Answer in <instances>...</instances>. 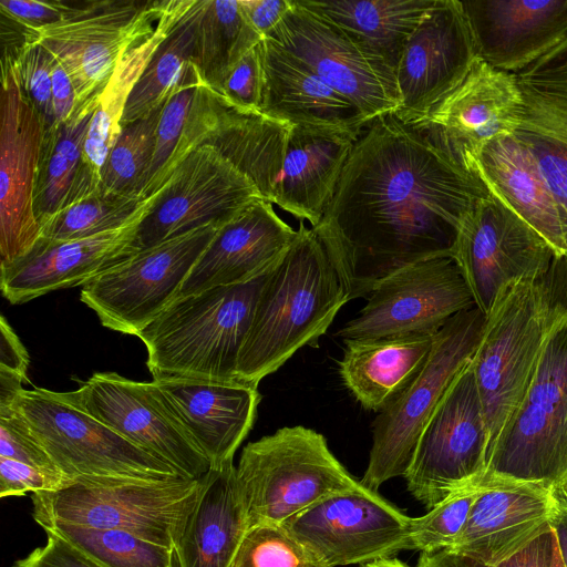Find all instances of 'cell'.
Listing matches in <instances>:
<instances>
[{"label":"cell","instance_id":"obj_54","mask_svg":"<svg viewBox=\"0 0 567 567\" xmlns=\"http://www.w3.org/2000/svg\"><path fill=\"white\" fill-rule=\"evenodd\" d=\"M75 89L65 69L54 59L52 69V105L55 126L68 122L75 107Z\"/></svg>","mask_w":567,"mask_h":567},{"label":"cell","instance_id":"obj_50","mask_svg":"<svg viewBox=\"0 0 567 567\" xmlns=\"http://www.w3.org/2000/svg\"><path fill=\"white\" fill-rule=\"evenodd\" d=\"M45 545L34 548L11 567H103L65 539L47 533Z\"/></svg>","mask_w":567,"mask_h":567},{"label":"cell","instance_id":"obj_25","mask_svg":"<svg viewBox=\"0 0 567 567\" xmlns=\"http://www.w3.org/2000/svg\"><path fill=\"white\" fill-rule=\"evenodd\" d=\"M476 56L517 74L567 37V0L461 1Z\"/></svg>","mask_w":567,"mask_h":567},{"label":"cell","instance_id":"obj_46","mask_svg":"<svg viewBox=\"0 0 567 567\" xmlns=\"http://www.w3.org/2000/svg\"><path fill=\"white\" fill-rule=\"evenodd\" d=\"M258 44L237 63L218 91L230 104L248 112H260L262 101L264 74Z\"/></svg>","mask_w":567,"mask_h":567},{"label":"cell","instance_id":"obj_9","mask_svg":"<svg viewBox=\"0 0 567 567\" xmlns=\"http://www.w3.org/2000/svg\"><path fill=\"white\" fill-rule=\"evenodd\" d=\"M486 316L476 307L453 316L435 334L431 353L413 381L373 422L372 446L361 484L370 489L404 476L419 437L443 395L471 363Z\"/></svg>","mask_w":567,"mask_h":567},{"label":"cell","instance_id":"obj_59","mask_svg":"<svg viewBox=\"0 0 567 567\" xmlns=\"http://www.w3.org/2000/svg\"><path fill=\"white\" fill-rule=\"evenodd\" d=\"M565 492H567V486L565 488H563Z\"/></svg>","mask_w":567,"mask_h":567},{"label":"cell","instance_id":"obj_7","mask_svg":"<svg viewBox=\"0 0 567 567\" xmlns=\"http://www.w3.org/2000/svg\"><path fill=\"white\" fill-rule=\"evenodd\" d=\"M61 473L74 483L115 484L183 477L72 403L64 392L22 389L11 405ZM189 480V478H188Z\"/></svg>","mask_w":567,"mask_h":567},{"label":"cell","instance_id":"obj_5","mask_svg":"<svg viewBox=\"0 0 567 567\" xmlns=\"http://www.w3.org/2000/svg\"><path fill=\"white\" fill-rule=\"evenodd\" d=\"M567 486V316L549 336L528 389L493 442L480 485Z\"/></svg>","mask_w":567,"mask_h":567},{"label":"cell","instance_id":"obj_10","mask_svg":"<svg viewBox=\"0 0 567 567\" xmlns=\"http://www.w3.org/2000/svg\"><path fill=\"white\" fill-rule=\"evenodd\" d=\"M168 0L80 1L60 22L33 29V40L65 69L75 89L72 116L95 110L113 70L130 49L150 37Z\"/></svg>","mask_w":567,"mask_h":567},{"label":"cell","instance_id":"obj_16","mask_svg":"<svg viewBox=\"0 0 567 567\" xmlns=\"http://www.w3.org/2000/svg\"><path fill=\"white\" fill-rule=\"evenodd\" d=\"M475 307L451 257H435L386 277L365 306L336 336L343 342L409 334H435L453 316Z\"/></svg>","mask_w":567,"mask_h":567},{"label":"cell","instance_id":"obj_42","mask_svg":"<svg viewBox=\"0 0 567 567\" xmlns=\"http://www.w3.org/2000/svg\"><path fill=\"white\" fill-rule=\"evenodd\" d=\"M203 80L193 61L179 86L164 103L156 128L154 156L142 193L143 198L152 196L163 186L165 171L184 133Z\"/></svg>","mask_w":567,"mask_h":567},{"label":"cell","instance_id":"obj_20","mask_svg":"<svg viewBox=\"0 0 567 567\" xmlns=\"http://www.w3.org/2000/svg\"><path fill=\"white\" fill-rule=\"evenodd\" d=\"M43 135L42 121L21 89L13 62L1 59L0 266L24 256L41 235L33 197Z\"/></svg>","mask_w":567,"mask_h":567},{"label":"cell","instance_id":"obj_26","mask_svg":"<svg viewBox=\"0 0 567 567\" xmlns=\"http://www.w3.org/2000/svg\"><path fill=\"white\" fill-rule=\"evenodd\" d=\"M272 203L259 198L216 233L182 285L178 297L250 281L265 275L297 237Z\"/></svg>","mask_w":567,"mask_h":567},{"label":"cell","instance_id":"obj_13","mask_svg":"<svg viewBox=\"0 0 567 567\" xmlns=\"http://www.w3.org/2000/svg\"><path fill=\"white\" fill-rule=\"evenodd\" d=\"M267 37L305 61L369 121L398 112L395 70L371 48L298 0H291L290 9Z\"/></svg>","mask_w":567,"mask_h":567},{"label":"cell","instance_id":"obj_44","mask_svg":"<svg viewBox=\"0 0 567 567\" xmlns=\"http://www.w3.org/2000/svg\"><path fill=\"white\" fill-rule=\"evenodd\" d=\"M481 486L455 494L421 517H412L411 550L424 554L450 549L462 533Z\"/></svg>","mask_w":567,"mask_h":567},{"label":"cell","instance_id":"obj_33","mask_svg":"<svg viewBox=\"0 0 567 567\" xmlns=\"http://www.w3.org/2000/svg\"><path fill=\"white\" fill-rule=\"evenodd\" d=\"M433 342L434 334L344 342L340 375L363 408L381 411L420 373Z\"/></svg>","mask_w":567,"mask_h":567},{"label":"cell","instance_id":"obj_43","mask_svg":"<svg viewBox=\"0 0 567 567\" xmlns=\"http://www.w3.org/2000/svg\"><path fill=\"white\" fill-rule=\"evenodd\" d=\"M230 567H328L281 525H256L245 533Z\"/></svg>","mask_w":567,"mask_h":567},{"label":"cell","instance_id":"obj_34","mask_svg":"<svg viewBox=\"0 0 567 567\" xmlns=\"http://www.w3.org/2000/svg\"><path fill=\"white\" fill-rule=\"evenodd\" d=\"M292 125L262 112L243 111L223 97L207 144L244 173L262 198L272 203Z\"/></svg>","mask_w":567,"mask_h":567},{"label":"cell","instance_id":"obj_1","mask_svg":"<svg viewBox=\"0 0 567 567\" xmlns=\"http://www.w3.org/2000/svg\"><path fill=\"white\" fill-rule=\"evenodd\" d=\"M489 190L426 137L386 114L355 141L319 224L349 300L413 264L451 257L461 226Z\"/></svg>","mask_w":567,"mask_h":567},{"label":"cell","instance_id":"obj_37","mask_svg":"<svg viewBox=\"0 0 567 567\" xmlns=\"http://www.w3.org/2000/svg\"><path fill=\"white\" fill-rule=\"evenodd\" d=\"M197 6L193 0L156 49L128 96L122 127L163 106L182 83L195 58Z\"/></svg>","mask_w":567,"mask_h":567},{"label":"cell","instance_id":"obj_52","mask_svg":"<svg viewBox=\"0 0 567 567\" xmlns=\"http://www.w3.org/2000/svg\"><path fill=\"white\" fill-rule=\"evenodd\" d=\"M29 354L6 318L0 319V371L27 380Z\"/></svg>","mask_w":567,"mask_h":567},{"label":"cell","instance_id":"obj_56","mask_svg":"<svg viewBox=\"0 0 567 567\" xmlns=\"http://www.w3.org/2000/svg\"><path fill=\"white\" fill-rule=\"evenodd\" d=\"M416 567H475L474 563L449 550L420 555Z\"/></svg>","mask_w":567,"mask_h":567},{"label":"cell","instance_id":"obj_4","mask_svg":"<svg viewBox=\"0 0 567 567\" xmlns=\"http://www.w3.org/2000/svg\"><path fill=\"white\" fill-rule=\"evenodd\" d=\"M266 274L177 297L140 331L153 379L238 382L239 354Z\"/></svg>","mask_w":567,"mask_h":567},{"label":"cell","instance_id":"obj_11","mask_svg":"<svg viewBox=\"0 0 567 567\" xmlns=\"http://www.w3.org/2000/svg\"><path fill=\"white\" fill-rule=\"evenodd\" d=\"M489 433L471 363L425 424L404 474L408 491L431 509L477 487L485 475Z\"/></svg>","mask_w":567,"mask_h":567},{"label":"cell","instance_id":"obj_3","mask_svg":"<svg viewBox=\"0 0 567 567\" xmlns=\"http://www.w3.org/2000/svg\"><path fill=\"white\" fill-rule=\"evenodd\" d=\"M566 316L565 256H555L545 274L503 290L486 316L472 368L489 449L520 404L549 336Z\"/></svg>","mask_w":567,"mask_h":567},{"label":"cell","instance_id":"obj_41","mask_svg":"<svg viewBox=\"0 0 567 567\" xmlns=\"http://www.w3.org/2000/svg\"><path fill=\"white\" fill-rule=\"evenodd\" d=\"M146 198L99 194L68 206L41 226V238L66 241L120 228L138 212Z\"/></svg>","mask_w":567,"mask_h":567},{"label":"cell","instance_id":"obj_57","mask_svg":"<svg viewBox=\"0 0 567 567\" xmlns=\"http://www.w3.org/2000/svg\"><path fill=\"white\" fill-rule=\"evenodd\" d=\"M362 567H410V566L396 558H385V559L365 564Z\"/></svg>","mask_w":567,"mask_h":567},{"label":"cell","instance_id":"obj_53","mask_svg":"<svg viewBox=\"0 0 567 567\" xmlns=\"http://www.w3.org/2000/svg\"><path fill=\"white\" fill-rule=\"evenodd\" d=\"M555 533L546 532L508 559L493 567H550ZM474 563V561H473ZM475 567H489L474 563Z\"/></svg>","mask_w":567,"mask_h":567},{"label":"cell","instance_id":"obj_29","mask_svg":"<svg viewBox=\"0 0 567 567\" xmlns=\"http://www.w3.org/2000/svg\"><path fill=\"white\" fill-rule=\"evenodd\" d=\"M192 2L168 0L153 33L124 53L116 63L99 96L84 140L78 174L61 209L100 194L103 167L122 132L121 122L128 96L156 49Z\"/></svg>","mask_w":567,"mask_h":567},{"label":"cell","instance_id":"obj_58","mask_svg":"<svg viewBox=\"0 0 567 567\" xmlns=\"http://www.w3.org/2000/svg\"><path fill=\"white\" fill-rule=\"evenodd\" d=\"M550 567H565L559 548H558L556 535H555V540H554L553 559H551Z\"/></svg>","mask_w":567,"mask_h":567},{"label":"cell","instance_id":"obj_48","mask_svg":"<svg viewBox=\"0 0 567 567\" xmlns=\"http://www.w3.org/2000/svg\"><path fill=\"white\" fill-rule=\"evenodd\" d=\"M74 482L62 473L43 471L0 456V497L24 496L27 493L56 492Z\"/></svg>","mask_w":567,"mask_h":567},{"label":"cell","instance_id":"obj_47","mask_svg":"<svg viewBox=\"0 0 567 567\" xmlns=\"http://www.w3.org/2000/svg\"><path fill=\"white\" fill-rule=\"evenodd\" d=\"M0 456L43 471L61 473L48 452L11 409L0 410Z\"/></svg>","mask_w":567,"mask_h":567},{"label":"cell","instance_id":"obj_24","mask_svg":"<svg viewBox=\"0 0 567 567\" xmlns=\"http://www.w3.org/2000/svg\"><path fill=\"white\" fill-rule=\"evenodd\" d=\"M480 486L466 524L449 551L493 567L553 529L556 491L513 483Z\"/></svg>","mask_w":567,"mask_h":567},{"label":"cell","instance_id":"obj_32","mask_svg":"<svg viewBox=\"0 0 567 567\" xmlns=\"http://www.w3.org/2000/svg\"><path fill=\"white\" fill-rule=\"evenodd\" d=\"M475 174L549 244L555 256H565L557 206L530 157L513 135L493 138L483 146L475 161Z\"/></svg>","mask_w":567,"mask_h":567},{"label":"cell","instance_id":"obj_12","mask_svg":"<svg viewBox=\"0 0 567 567\" xmlns=\"http://www.w3.org/2000/svg\"><path fill=\"white\" fill-rule=\"evenodd\" d=\"M221 226L206 225L142 249L81 289V301L103 327L137 336L179 293Z\"/></svg>","mask_w":567,"mask_h":567},{"label":"cell","instance_id":"obj_28","mask_svg":"<svg viewBox=\"0 0 567 567\" xmlns=\"http://www.w3.org/2000/svg\"><path fill=\"white\" fill-rule=\"evenodd\" d=\"M264 87L260 112L295 126L360 137L369 121L305 61L272 38L259 42Z\"/></svg>","mask_w":567,"mask_h":567},{"label":"cell","instance_id":"obj_27","mask_svg":"<svg viewBox=\"0 0 567 567\" xmlns=\"http://www.w3.org/2000/svg\"><path fill=\"white\" fill-rule=\"evenodd\" d=\"M153 383L210 464L219 468L234 455L250 432L261 399L256 386L239 382L217 383L161 378Z\"/></svg>","mask_w":567,"mask_h":567},{"label":"cell","instance_id":"obj_23","mask_svg":"<svg viewBox=\"0 0 567 567\" xmlns=\"http://www.w3.org/2000/svg\"><path fill=\"white\" fill-rule=\"evenodd\" d=\"M516 78L522 106L512 135L557 206L567 257V37Z\"/></svg>","mask_w":567,"mask_h":567},{"label":"cell","instance_id":"obj_36","mask_svg":"<svg viewBox=\"0 0 567 567\" xmlns=\"http://www.w3.org/2000/svg\"><path fill=\"white\" fill-rule=\"evenodd\" d=\"M240 0H198L194 63L215 91L237 63L261 40Z\"/></svg>","mask_w":567,"mask_h":567},{"label":"cell","instance_id":"obj_35","mask_svg":"<svg viewBox=\"0 0 567 567\" xmlns=\"http://www.w3.org/2000/svg\"><path fill=\"white\" fill-rule=\"evenodd\" d=\"M380 54L394 70L435 0H298Z\"/></svg>","mask_w":567,"mask_h":567},{"label":"cell","instance_id":"obj_8","mask_svg":"<svg viewBox=\"0 0 567 567\" xmlns=\"http://www.w3.org/2000/svg\"><path fill=\"white\" fill-rule=\"evenodd\" d=\"M200 487L202 477L74 483L56 492L33 493L32 516L42 528L70 524L122 530L175 550Z\"/></svg>","mask_w":567,"mask_h":567},{"label":"cell","instance_id":"obj_39","mask_svg":"<svg viewBox=\"0 0 567 567\" xmlns=\"http://www.w3.org/2000/svg\"><path fill=\"white\" fill-rule=\"evenodd\" d=\"M43 529L71 543L103 567H177L174 549L127 532L70 524Z\"/></svg>","mask_w":567,"mask_h":567},{"label":"cell","instance_id":"obj_15","mask_svg":"<svg viewBox=\"0 0 567 567\" xmlns=\"http://www.w3.org/2000/svg\"><path fill=\"white\" fill-rule=\"evenodd\" d=\"M412 517L378 491L330 495L281 526L328 567L369 564L411 550Z\"/></svg>","mask_w":567,"mask_h":567},{"label":"cell","instance_id":"obj_6","mask_svg":"<svg viewBox=\"0 0 567 567\" xmlns=\"http://www.w3.org/2000/svg\"><path fill=\"white\" fill-rule=\"evenodd\" d=\"M236 476L248 528L281 525L330 495L363 487L326 437L302 425L284 426L248 443Z\"/></svg>","mask_w":567,"mask_h":567},{"label":"cell","instance_id":"obj_18","mask_svg":"<svg viewBox=\"0 0 567 567\" xmlns=\"http://www.w3.org/2000/svg\"><path fill=\"white\" fill-rule=\"evenodd\" d=\"M520 106L516 74L476 58L457 87L406 124L456 166L477 176L475 161L481 150L493 138L513 134Z\"/></svg>","mask_w":567,"mask_h":567},{"label":"cell","instance_id":"obj_49","mask_svg":"<svg viewBox=\"0 0 567 567\" xmlns=\"http://www.w3.org/2000/svg\"><path fill=\"white\" fill-rule=\"evenodd\" d=\"M78 6V1L1 0L0 12L28 28L38 29L62 21Z\"/></svg>","mask_w":567,"mask_h":567},{"label":"cell","instance_id":"obj_2","mask_svg":"<svg viewBox=\"0 0 567 567\" xmlns=\"http://www.w3.org/2000/svg\"><path fill=\"white\" fill-rule=\"evenodd\" d=\"M298 234L267 271L241 348L238 382L258 386L305 346H315L349 301L321 240L299 223Z\"/></svg>","mask_w":567,"mask_h":567},{"label":"cell","instance_id":"obj_45","mask_svg":"<svg viewBox=\"0 0 567 567\" xmlns=\"http://www.w3.org/2000/svg\"><path fill=\"white\" fill-rule=\"evenodd\" d=\"M19 83L42 121L44 133L55 126L52 105V69L54 58L37 41H28L12 56Z\"/></svg>","mask_w":567,"mask_h":567},{"label":"cell","instance_id":"obj_30","mask_svg":"<svg viewBox=\"0 0 567 567\" xmlns=\"http://www.w3.org/2000/svg\"><path fill=\"white\" fill-rule=\"evenodd\" d=\"M355 141L344 134L292 125L272 204L317 226Z\"/></svg>","mask_w":567,"mask_h":567},{"label":"cell","instance_id":"obj_40","mask_svg":"<svg viewBox=\"0 0 567 567\" xmlns=\"http://www.w3.org/2000/svg\"><path fill=\"white\" fill-rule=\"evenodd\" d=\"M162 107L122 127L104 164L100 194L143 197L154 156Z\"/></svg>","mask_w":567,"mask_h":567},{"label":"cell","instance_id":"obj_55","mask_svg":"<svg viewBox=\"0 0 567 567\" xmlns=\"http://www.w3.org/2000/svg\"><path fill=\"white\" fill-rule=\"evenodd\" d=\"M557 509L551 524V528L556 535L558 548L567 567V492L564 489L556 491Z\"/></svg>","mask_w":567,"mask_h":567},{"label":"cell","instance_id":"obj_21","mask_svg":"<svg viewBox=\"0 0 567 567\" xmlns=\"http://www.w3.org/2000/svg\"><path fill=\"white\" fill-rule=\"evenodd\" d=\"M476 58L462 2L435 0L395 69L400 107L394 115L410 123L427 112L462 83Z\"/></svg>","mask_w":567,"mask_h":567},{"label":"cell","instance_id":"obj_14","mask_svg":"<svg viewBox=\"0 0 567 567\" xmlns=\"http://www.w3.org/2000/svg\"><path fill=\"white\" fill-rule=\"evenodd\" d=\"M554 257L549 244L491 192L464 219L451 255L485 316L503 290L545 274Z\"/></svg>","mask_w":567,"mask_h":567},{"label":"cell","instance_id":"obj_19","mask_svg":"<svg viewBox=\"0 0 567 567\" xmlns=\"http://www.w3.org/2000/svg\"><path fill=\"white\" fill-rule=\"evenodd\" d=\"M87 414L173 466L183 477L204 476L210 464L163 402L153 381L96 372L81 388L64 392Z\"/></svg>","mask_w":567,"mask_h":567},{"label":"cell","instance_id":"obj_38","mask_svg":"<svg viewBox=\"0 0 567 567\" xmlns=\"http://www.w3.org/2000/svg\"><path fill=\"white\" fill-rule=\"evenodd\" d=\"M93 112L71 116L43 135L33 197L40 227L62 208L70 193Z\"/></svg>","mask_w":567,"mask_h":567},{"label":"cell","instance_id":"obj_31","mask_svg":"<svg viewBox=\"0 0 567 567\" xmlns=\"http://www.w3.org/2000/svg\"><path fill=\"white\" fill-rule=\"evenodd\" d=\"M247 529L236 466L210 468L175 548L177 567H230Z\"/></svg>","mask_w":567,"mask_h":567},{"label":"cell","instance_id":"obj_17","mask_svg":"<svg viewBox=\"0 0 567 567\" xmlns=\"http://www.w3.org/2000/svg\"><path fill=\"white\" fill-rule=\"evenodd\" d=\"M259 198L256 185L205 143L189 153L155 193L134 246L142 250L206 225L223 226Z\"/></svg>","mask_w":567,"mask_h":567},{"label":"cell","instance_id":"obj_22","mask_svg":"<svg viewBox=\"0 0 567 567\" xmlns=\"http://www.w3.org/2000/svg\"><path fill=\"white\" fill-rule=\"evenodd\" d=\"M155 194L147 197L124 226L95 236L52 241L39 238L34 246L10 265L0 266V288L12 305L48 292L84 286L95 277L127 260L137 251L138 226L150 212Z\"/></svg>","mask_w":567,"mask_h":567},{"label":"cell","instance_id":"obj_51","mask_svg":"<svg viewBox=\"0 0 567 567\" xmlns=\"http://www.w3.org/2000/svg\"><path fill=\"white\" fill-rule=\"evenodd\" d=\"M251 27L267 37L281 21L291 6V0H240Z\"/></svg>","mask_w":567,"mask_h":567}]
</instances>
